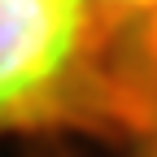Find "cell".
Instances as JSON below:
<instances>
[{
  "mask_svg": "<svg viewBox=\"0 0 157 157\" xmlns=\"http://www.w3.org/2000/svg\"><path fill=\"white\" fill-rule=\"evenodd\" d=\"M109 9H135V13H157V0H105Z\"/></svg>",
  "mask_w": 157,
  "mask_h": 157,
  "instance_id": "7a4b0ae2",
  "label": "cell"
},
{
  "mask_svg": "<svg viewBox=\"0 0 157 157\" xmlns=\"http://www.w3.org/2000/svg\"><path fill=\"white\" fill-rule=\"evenodd\" d=\"M87 52V0H0V131L70 105Z\"/></svg>",
  "mask_w": 157,
  "mask_h": 157,
  "instance_id": "6da1fadb",
  "label": "cell"
}]
</instances>
